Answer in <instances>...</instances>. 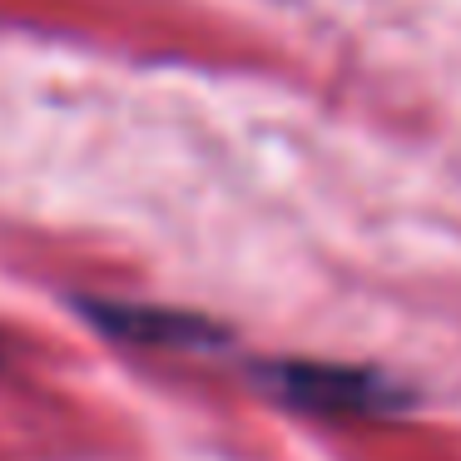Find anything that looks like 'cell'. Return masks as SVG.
Here are the masks:
<instances>
[{"label":"cell","mask_w":461,"mask_h":461,"mask_svg":"<svg viewBox=\"0 0 461 461\" xmlns=\"http://www.w3.org/2000/svg\"><path fill=\"white\" fill-rule=\"evenodd\" d=\"M263 387L318 417H377L402 407V392L382 372L332 367V362H273L263 367Z\"/></svg>","instance_id":"6da1fadb"},{"label":"cell","mask_w":461,"mask_h":461,"mask_svg":"<svg viewBox=\"0 0 461 461\" xmlns=\"http://www.w3.org/2000/svg\"><path fill=\"white\" fill-rule=\"evenodd\" d=\"M80 312L120 342H140V348H213L223 332L213 322L194 318V312L154 308V303H124V298H85Z\"/></svg>","instance_id":"7a4b0ae2"}]
</instances>
